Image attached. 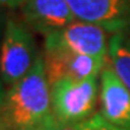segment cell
I'll return each instance as SVG.
<instances>
[{"label":"cell","instance_id":"cell-13","mask_svg":"<svg viewBox=\"0 0 130 130\" xmlns=\"http://www.w3.org/2000/svg\"><path fill=\"white\" fill-rule=\"evenodd\" d=\"M0 130H9L7 129V126H6V123L2 120V117H0Z\"/></svg>","mask_w":130,"mask_h":130},{"label":"cell","instance_id":"cell-9","mask_svg":"<svg viewBox=\"0 0 130 130\" xmlns=\"http://www.w3.org/2000/svg\"><path fill=\"white\" fill-rule=\"evenodd\" d=\"M108 62L130 91V38L123 32H117L110 38Z\"/></svg>","mask_w":130,"mask_h":130},{"label":"cell","instance_id":"cell-8","mask_svg":"<svg viewBox=\"0 0 130 130\" xmlns=\"http://www.w3.org/2000/svg\"><path fill=\"white\" fill-rule=\"evenodd\" d=\"M20 7L29 28L43 36L77 20L67 0H25Z\"/></svg>","mask_w":130,"mask_h":130},{"label":"cell","instance_id":"cell-11","mask_svg":"<svg viewBox=\"0 0 130 130\" xmlns=\"http://www.w3.org/2000/svg\"><path fill=\"white\" fill-rule=\"evenodd\" d=\"M25 0H0V5L7 6V7H16V6H22Z\"/></svg>","mask_w":130,"mask_h":130},{"label":"cell","instance_id":"cell-3","mask_svg":"<svg viewBox=\"0 0 130 130\" xmlns=\"http://www.w3.org/2000/svg\"><path fill=\"white\" fill-rule=\"evenodd\" d=\"M39 54L26 26L14 19H7L0 43V78L6 90L32 70Z\"/></svg>","mask_w":130,"mask_h":130},{"label":"cell","instance_id":"cell-5","mask_svg":"<svg viewBox=\"0 0 130 130\" xmlns=\"http://www.w3.org/2000/svg\"><path fill=\"white\" fill-rule=\"evenodd\" d=\"M108 30L94 23L74 20L54 33H49L45 38L77 52L79 55H87L101 61L108 59V45L110 38Z\"/></svg>","mask_w":130,"mask_h":130},{"label":"cell","instance_id":"cell-10","mask_svg":"<svg viewBox=\"0 0 130 130\" xmlns=\"http://www.w3.org/2000/svg\"><path fill=\"white\" fill-rule=\"evenodd\" d=\"M48 130H123V129H119L116 126L110 124L97 111L94 116H91L87 120L79 121V123H71V124H64V123H59L55 119H52Z\"/></svg>","mask_w":130,"mask_h":130},{"label":"cell","instance_id":"cell-1","mask_svg":"<svg viewBox=\"0 0 130 130\" xmlns=\"http://www.w3.org/2000/svg\"><path fill=\"white\" fill-rule=\"evenodd\" d=\"M0 117L9 130H41L51 123V84L45 72L43 52L32 70L6 90Z\"/></svg>","mask_w":130,"mask_h":130},{"label":"cell","instance_id":"cell-2","mask_svg":"<svg viewBox=\"0 0 130 130\" xmlns=\"http://www.w3.org/2000/svg\"><path fill=\"white\" fill-rule=\"evenodd\" d=\"M100 98V77L88 79L64 78L51 84L52 116L56 121L79 123L95 114Z\"/></svg>","mask_w":130,"mask_h":130},{"label":"cell","instance_id":"cell-4","mask_svg":"<svg viewBox=\"0 0 130 130\" xmlns=\"http://www.w3.org/2000/svg\"><path fill=\"white\" fill-rule=\"evenodd\" d=\"M107 61L91 58L87 55H79L45 38L43 62H45V72L49 84L64 78L88 79L100 77Z\"/></svg>","mask_w":130,"mask_h":130},{"label":"cell","instance_id":"cell-7","mask_svg":"<svg viewBox=\"0 0 130 130\" xmlns=\"http://www.w3.org/2000/svg\"><path fill=\"white\" fill-rule=\"evenodd\" d=\"M78 20L117 33L130 25V0H67Z\"/></svg>","mask_w":130,"mask_h":130},{"label":"cell","instance_id":"cell-12","mask_svg":"<svg viewBox=\"0 0 130 130\" xmlns=\"http://www.w3.org/2000/svg\"><path fill=\"white\" fill-rule=\"evenodd\" d=\"M5 94H6V87L3 84V81H2V78H0V104H2L3 98H5Z\"/></svg>","mask_w":130,"mask_h":130},{"label":"cell","instance_id":"cell-6","mask_svg":"<svg viewBox=\"0 0 130 130\" xmlns=\"http://www.w3.org/2000/svg\"><path fill=\"white\" fill-rule=\"evenodd\" d=\"M100 110L110 124L130 130V91L107 61L100 74Z\"/></svg>","mask_w":130,"mask_h":130},{"label":"cell","instance_id":"cell-14","mask_svg":"<svg viewBox=\"0 0 130 130\" xmlns=\"http://www.w3.org/2000/svg\"><path fill=\"white\" fill-rule=\"evenodd\" d=\"M51 121H52V120H51ZM48 127H49V124H48L46 127H45V129H41V130H48Z\"/></svg>","mask_w":130,"mask_h":130}]
</instances>
